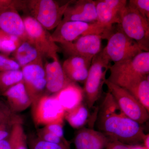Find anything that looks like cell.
Instances as JSON below:
<instances>
[{
    "label": "cell",
    "mask_w": 149,
    "mask_h": 149,
    "mask_svg": "<svg viewBox=\"0 0 149 149\" xmlns=\"http://www.w3.org/2000/svg\"><path fill=\"white\" fill-rule=\"evenodd\" d=\"M98 125L101 132L109 139L127 145H139L146 135L141 124L123 112L109 92L102 104Z\"/></svg>",
    "instance_id": "1"
},
{
    "label": "cell",
    "mask_w": 149,
    "mask_h": 149,
    "mask_svg": "<svg viewBox=\"0 0 149 149\" xmlns=\"http://www.w3.org/2000/svg\"><path fill=\"white\" fill-rule=\"evenodd\" d=\"M108 80L123 89L149 73V52H143L133 58L114 63L109 67Z\"/></svg>",
    "instance_id": "2"
},
{
    "label": "cell",
    "mask_w": 149,
    "mask_h": 149,
    "mask_svg": "<svg viewBox=\"0 0 149 149\" xmlns=\"http://www.w3.org/2000/svg\"><path fill=\"white\" fill-rule=\"evenodd\" d=\"M71 1L63 5L53 0H28L25 1V10L30 13L47 30H52L58 26L67 8Z\"/></svg>",
    "instance_id": "3"
},
{
    "label": "cell",
    "mask_w": 149,
    "mask_h": 149,
    "mask_svg": "<svg viewBox=\"0 0 149 149\" xmlns=\"http://www.w3.org/2000/svg\"><path fill=\"white\" fill-rule=\"evenodd\" d=\"M110 66L109 60L102 51L93 57L83 90L86 105L89 109L93 108L100 98L107 79V72Z\"/></svg>",
    "instance_id": "4"
},
{
    "label": "cell",
    "mask_w": 149,
    "mask_h": 149,
    "mask_svg": "<svg viewBox=\"0 0 149 149\" xmlns=\"http://www.w3.org/2000/svg\"><path fill=\"white\" fill-rule=\"evenodd\" d=\"M111 30L103 27L97 21H61L51 36L54 42L61 45L73 42L81 35H98L102 39H107Z\"/></svg>",
    "instance_id": "5"
},
{
    "label": "cell",
    "mask_w": 149,
    "mask_h": 149,
    "mask_svg": "<svg viewBox=\"0 0 149 149\" xmlns=\"http://www.w3.org/2000/svg\"><path fill=\"white\" fill-rule=\"evenodd\" d=\"M126 36L136 42L144 52H149V19L126 5L118 24Z\"/></svg>",
    "instance_id": "6"
},
{
    "label": "cell",
    "mask_w": 149,
    "mask_h": 149,
    "mask_svg": "<svg viewBox=\"0 0 149 149\" xmlns=\"http://www.w3.org/2000/svg\"><path fill=\"white\" fill-rule=\"evenodd\" d=\"M107 40V46L102 52L114 63L133 58L144 52L134 40L125 35L118 24L116 29L113 27Z\"/></svg>",
    "instance_id": "7"
},
{
    "label": "cell",
    "mask_w": 149,
    "mask_h": 149,
    "mask_svg": "<svg viewBox=\"0 0 149 149\" xmlns=\"http://www.w3.org/2000/svg\"><path fill=\"white\" fill-rule=\"evenodd\" d=\"M22 18L28 41L36 48L42 56L51 58L52 59L58 57L57 53L61 50L60 47L53 41L48 30L30 15Z\"/></svg>",
    "instance_id": "8"
},
{
    "label": "cell",
    "mask_w": 149,
    "mask_h": 149,
    "mask_svg": "<svg viewBox=\"0 0 149 149\" xmlns=\"http://www.w3.org/2000/svg\"><path fill=\"white\" fill-rule=\"evenodd\" d=\"M104 84L125 115L141 125L148 121L149 112L130 93L107 79Z\"/></svg>",
    "instance_id": "9"
},
{
    "label": "cell",
    "mask_w": 149,
    "mask_h": 149,
    "mask_svg": "<svg viewBox=\"0 0 149 149\" xmlns=\"http://www.w3.org/2000/svg\"><path fill=\"white\" fill-rule=\"evenodd\" d=\"M32 106L33 120L37 125L63 121L65 111L54 95H44Z\"/></svg>",
    "instance_id": "10"
},
{
    "label": "cell",
    "mask_w": 149,
    "mask_h": 149,
    "mask_svg": "<svg viewBox=\"0 0 149 149\" xmlns=\"http://www.w3.org/2000/svg\"><path fill=\"white\" fill-rule=\"evenodd\" d=\"M23 81L32 104L46 95L45 72L43 63H32L22 68Z\"/></svg>",
    "instance_id": "11"
},
{
    "label": "cell",
    "mask_w": 149,
    "mask_h": 149,
    "mask_svg": "<svg viewBox=\"0 0 149 149\" xmlns=\"http://www.w3.org/2000/svg\"><path fill=\"white\" fill-rule=\"evenodd\" d=\"M100 36L89 35L80 36L75 42L60 45V49L68 56H82L93 58L102 51Z\"/></svg>",
    "instance_id": "12"
},
{
    "label": "cell",
    "mask_w": 149,
    "mask_h": 149,
    "mask_svg": "<svg viewBox=\"0 0 149 149\" xmlns=\"http://www.w3.org/2000/svg\"><path fill=\"white\" fill-rule=\"evenodd\" d=\"M95 2L97 23L108 29H112L113 24H120L121 13L127 4V1L97 0Z\"/></svg>",
    "instance_id": "13"
},
{
    "label": "cell",
    "mask_w": 149,
    "mask_h": 149,
    "mask_svg": "<svg viewBox=\"0 0 149 149\" xmlns=\"http://www.w3.org/2000/svg\"><path fill=\"white\" fill-rule=\"evenodd\" d=\"M0 31L16 36L22 42L28 41L23 18L14 8L0 10Z\"/></svg>",
    "instance_id": "14"
},
{
    "label": "cell",
    "mask_w": 149,
    "mask_h": 149,
    "mask_svg": "<svg viewBox=\"0 0 149 149\" xmlns=\"http://www.w3.org/2000/svg\"><path fill=\"white\" fill-rule=\"evenodd\" d=\"M45 68L46 80V92L48 95L55 94L72 83L63 69L58 57L51 62H46Z\"/></svg>",
    "instance_id": "15"
},
{
    "label": "cell",
    "mask_w": 149,
    "mask_h": 149,
    "mask_svg": "<svg viewBox=\"0 0 149 149\" xmlns=\"http://www.w3.org/2000/svg\"><path fill=\"white\" fill-rule=\"evenodd\" d=\"M97 14L95 1L79 0L67 8L62 21L93 22L97 21Z\"/></svg>",
    "instance_id": "16"
},
{
    "label": "cell",
    "mask_w": 149,
    "mask_h": 149,
    "mask_svg": "<svg viewBox=\"0 0 149 149\" xmlns=\"http://www.w3.org/2000/svg\"><path fill=\"white\" fill-rule=\"evenodd\" d=\"M111 139L100 131L91 128H81L75 135L76 149H105Z\"/></svg>",
    "instance_id": "17"
},
{
    "label": "cell",
    "mask_w": 149,
    "mask_h": 149,
    "mask_svg": "<svg viewBox=\"0 0 149 149\" xmlns=\"http://www.w3.org/2000/svg\"><path fill=\"white\" fill-rule=\"evenodd\" d=\"M93 58L82 56H71L63 62V69L72 82H85Z\"/></svg>",
    "instance_id": "18"
},
{
    "label": "cell",
    "mask_w": 149,
    "mask_h": 149,
    "mask_svg": "<svg viewBox=\"0 0 149 149\" xmlns=\"http://www.w3.org/2000/svg\"><path fill=\"white\" fill-rule=\"evenodd\" d=\"M1 95L6 98L8 106L16 113L25 110L32 105L23 81L14 85Z\"/></svg>",
    "instance_id": "19"
},
{
    "label": "cell",
    "mask_w": 149,
    "mask_h": 149,
    "mask_svg": "<svg viewBox=\"0 0 149 149\" xmlns=\"http://www.w3.org/2000/svg\"><path fill=\"white\" fill-rule=\"evenodd\" d=\"M53 95L65 112L73 109L82 103L84 97L83 90L74 82Z\"/></svg>",
    "instance_id": "20"
},
{
    "label": "cell",
    "mask_w": 149,
    "mask_h": 149,
    "mask_svg": "<svg viewBox=\"0 0 149 149\" xmlns=\"http://www.w3.org/2000/svg\"><path fill=\"white\" fill-rule=\"evenodd\" d=\"M14 53L15 61L20 67L32 63H43V57L28 41L22 42Z\"/></svg>",
    "instance_id": "21"
},
{
    "label": "cell",
    "mask_w": 149,
    "mask_h": 149,
    "mask_svg": "<svg viewBox=\"0 0 149 149\" xmlns=\"http://www.w3.org/2000/svg\"><path fill=\"white\" fill-rule=\"evenodd\" d=\"M87 105L83 103L71 110L65 112L64 118L75 129H80L86 125L90 118V111Z\"/></svg>",
    "instance_id": "22"
},
{
    "label": "cell",
    "mask_w": 149,
    "mask_h": 149,
    "mask_svg": "<svg viewBox=\"0 0 149 149\" xmlns=\"http://www.w3.org/2000/svg\"><path fill=\"white\" fill-rule=\"evenodd\" d=\"M128 92L149 111V74L143 77Z\"/></svg>",
    "instance_id": "23"
},
{
    "label": "cell",
    "mask_w": 149,
    "mask_h": 149,
    "mask_svg": "<svg viewBox=\"0 0 149 149\" xmlns=\"http://www.w3.org/2000/svg\"><path fill=\"white\" fill-rule=\"evenodd\" d=\"M23 81L20 70L0 71V96L14 85Z\"/></svg>",
    "instance_id": "24"
},
{
    "label": "cell",
    "mask_w": 149,
    "mask_h": 149,
    "mask_svg": "<svg viewBox=\"0 0 149 149\" xmlns=\"http://www.w3.org/2000/svg\"><path fill=\"white\" fill-rule=\"evenodd\" d=\"M22 124L15 125L8 138L0 141V149H16L19 141L25 134Z\"/></svg>",
    "instance_id": "25"
},
{
    "label": "cell",
    "mask_w": 149,
    "mask_h": 149,
    "mask_svg": "<svg viewBox=\"0 0 149 149\" xmlns=\"http://www.w3.org/2000/svg\"><path fill=\"white\" fill-rule=\"evenodd\" d=\"M0 41V51L7 54L14 52L22 42L16 36L9 35L1 31Z\"/></svg>",
    "instance_id": "26"
},
{
    "label": "cell",
    "mask_w": 149,
    "mask_h": 149,
    "mask_svg": "<svg viewBox=\"0 0 149 149\" xmlns=\"http://www.w3.org/2000/svg\"><path fill=\"white\" fill-rule=\"evenodd\" d=\"M21 118L11 110L6 101L0 99V125Z\"/></svg>",
    "instance_id": "27"
},
{
    "label": "cell",
    "mask_w": 149,
    "mask_h": 149,
    "mask_svg": "<svg viewBox=\"0 0 149 149\" xmlns=\"http://www.w3.org/2000/svg\"><path fill=\"white\" fill-rule=\"evenodd\" d=\"M30 149H71L69 144H56L46 142L37 138L30 141Z\"/></svg>",
    "instance_id": "28"
},
{
    "label": "cell",
    "mask_w": 149,
    "mask_h": 149,
    "mask_svg": "<svg viewBox=\"0 0 149 149\" xmlns=\"http://www.w3.org/2000/svg\"><path fill=\"white\" fill-rule=\"evenodd\" d=\"M127 5L149 19V0H130Z\"/></svg>",
    "instance_id": "29"
},
{
    "label": "cell",
    "mask_w": 149,
    "mask_h": 149,
    "mask_svg": "<svg viewBox=\"0 0 149 149\" xmlns=\"http://www.w3.org/2000/svg\"><path fill=\"white\" fill-rule=\"evenodd\" d=\"M38 138L46 142L53 143L69 144V143L65 139H61L59 137L47 131L44 128L39 130L38 133Z\"/></svg>",
    "instance_id": "30"
},
{
    "label": "cell",
    "mask_w": 149,
    "mask_h": 149,
    "mask_svg": "<svg viewBox=\"0 0 149 149\" xmlns=\"http://www.w3.org/2000/svg\"><path fill=\"white\" fill-rule=\"evenodd\" d=\"M20 68L15 60L0 54V71L18 70H20Z\"/></svg>",
    "instance_id": "31"
},
{
    "label": "cell",
    "mask_w": 149,
    "mask_h": 149,
    "mask_svg": "<svg viewBox=\"0 0 149 149\" xmlns=\"http://www.w3.org/2000/svg\"><path fill=\"white\" fill-rule=\"evenodd\" d=\"M22 118L13 120L10 122L0 125V141H3L10 136L15 125L18 123H22Z\"/></svg>",
    "instance_id": "32"
},
{
    "label": "cell",
    "mask_w": 149,
    "mask_h": 149,
    "mask_svg": "<svg viewBox=\"0 0 149 149\" xmlns=\"http://www.w3.org/2000/svg\"><path fill=\"white\" fill-rule=\"evenodd\" d=\"M63 123V121L54 122L45 125L43 128L61 139H65L64 137Z\"/></svg>",
    "instance_id": "33"
},
{
    "label": "cell",
    "mask_w": 149,
    "mask_h": 149,
    "mask_svg": "<svg viewBox=\"0 0 149 149\" xmlns=\"http://www.w3.org/2000/svg\"><path fill=\"white\" fill-rule=\"evenodd\" d=\"M10 7L18 10H25V1L17 0H0V10Z\"/></svg>",
    "instance_id": "34"
},
{
    "label": "cell",
    "mask_w": 149,
    "mask_h": 149,
    "mask_svg": "<svg viewBox=\"0 0 149 149\" xmlns=\"http://www.w3.org/2000/svg\"><path fill=\"white\" fill-rule=\"evenodd\" d=\"M132 146L123 143L116 140L111 139L105 149H130Z\"/></svg>",
    "instance_id": "35"
},
{
    "label": "cell",
    "mask_w": 149,
    "mask_h": 149,
    "mask_svg": "<svg viewBox=\"0 0 149 149\" xmlns=\"http://www.w3.org/2000/svg\"><path fill=\"white\" fill-rule=\"evenodd\" d=\"M16 149H28L27 137L25 134L19 141Z\"/></svg>",
    "instance_id": "36"
},
{
    "label": "cell",
    "mask_w": 149,
    "mask_h": 149,
    "mask_svg": "<svg viewBox=\"0 0 149 149\" xmlns=\"http://www.w3.org/2000/svg\"><path fill=\"white\" fill-rule=\"evenodd\" d=\"M144 146L147 149H149V134H146L144 137L143 142Z\"/></svg>",
    "instance_id": "37"
},
{
    "label": "cell",
    "mask_w": 149,
    "mask_h": 149,
    "mask_svg": "<svg viewBox=\"0 0 149 149\" xmlns=\"http://www.w3.org/2000/svg\"><path fill=\"white\" fill-rule=\"evenodd\" d=\"M130 149H147L143 146L140 145H132Z\"/></svg>",
    "instance_id": "38"
},
{
    "label": "cell",
    "mask_w": 149,
    "mask_h": 149,
    "mask_svg": "<svg viewBox=\"0 0 149 149\" xmlns=\"http://www.w3.org/2000/svg\"><path fill=\"white\" fill-rule=\"evenodd\" d=\"M0 48H1V41H0Z\"/></svg>",
    "instance_id": "39"
}]
</instances>
